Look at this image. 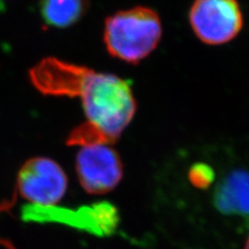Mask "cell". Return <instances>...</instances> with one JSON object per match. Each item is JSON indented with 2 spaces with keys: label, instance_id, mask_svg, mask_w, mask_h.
Here are the masks:
<instances>
[{
  "label": "cell",
  "instance_id": "8",
  "mask_svg": "<svg viewBox=\"0 0 249 249\" xmlns=\"http://www.w3.org/2000/svg\"><path fill=\"white\" fill-rule=\"evenodd\" d=\"M244 249H249V237H248V239H247V241H246Z\"/></svg>",
  "mask_w": 249,
  "mask_h": 249
},
{
  "label": "cell",
  "instance_id": "5",
  "mask_svg": "<svg viewBox=\"0 0 249 249\" xmlns=\"http://www.w3.org/2000/svg\"><path fill=\"white\" fill-rule=\"evenodd\" d=\"M75 169L81 187L92 196L112 191L124 175L121 156L110 144L82 146L76 156Z\"/></svg>",
  "mask_w": 249,
  "mask_h": 249
},
{
  "label": "cell",
  "instance_id": "1",
  "mask_svg": "<svg viewBox=\"0 0 249 249\" xmlns=\"http://www.w3.org/2000/svg\"><path fill=\"white\" fill-rule=\"evenodd\" d=\"M29 79L44 95L81 100L87 122L70 133L68 145H112L136 113L131 85L113 74L47 57L30 69Z\"/></svg>",
  "mask_w": 249,
  "mask_h": 249
},
{
  "label": "cell",
  "instance_id": "4",
  "mask_svg": "<svg viewBox=\"0 0 249 249\" xmlns=\"http://www.w3.org/2000/svg\"><path fill=\"white\" fill-rule=\"evenodd\" d=\"M20 196L37 207H53L68 189V177L56 161L34 157L25 161L17 175Z\"/></svg>",
  "mask_w": 249,
  "mask_h": 249
},
{
  "label": "cell",
  "instance_id": "2",
  "mask_svg": "<svg viewBox=\"0 0 249 249\" xmlns=\"http://www.w3.org/2000/svg\"><path fill=\"white\" fill-rule=\"evenodd\" d=\"M162 37L158 13L146 6L116 12L104 23L103 40L108 53L131 65H137L157 48Z\"/></svg>",
  "mask_w": 249,
  "mask_h": 249
},
{
  "label": "cell",
  "instance_id": "7",
  "mask_svg": "<svg viewBox=\"0 0 249 249\" xmlns=\"http://www.w3.org/2000/svg\"><path fill=\"white\" fill-rule=\"evenodd\" d=\"M89 7V0H40V12L46 25L67 28L81 20Z\"/></svg>",
  "mask_w": 249,
  "mask_h": 249
},
{
  "label": "cell",
  "instance_id": "6",
  "mask_svg": "<svg viewBox=\"0 0 249 249\" xmlns=\"http://www.w3.org/2000/svg\"><path fill=\"white\" fill-rule=\"evenodd\" d=\"M211 205L222 224L235 230H249V170L233 166L218 178Z\"/></svg>",
  "mask_w": 249,
  "mask_h": 249
},
{
  "label": "cell",
  "instance_id": "3",
  "mask_svg": "<svg viewBox=\"0 0 249 249\" xmlns=\"http://www.w3.org/2000/svg\"><path fill=\"white\" fill-rule=\"evenodd\" d=\"M193 34L208 46L228 44L244 25L238 0H194L188 14Z\"/></svg>",
  "mask_w": 249,
  "mask_h": 249
}]
</instances>
